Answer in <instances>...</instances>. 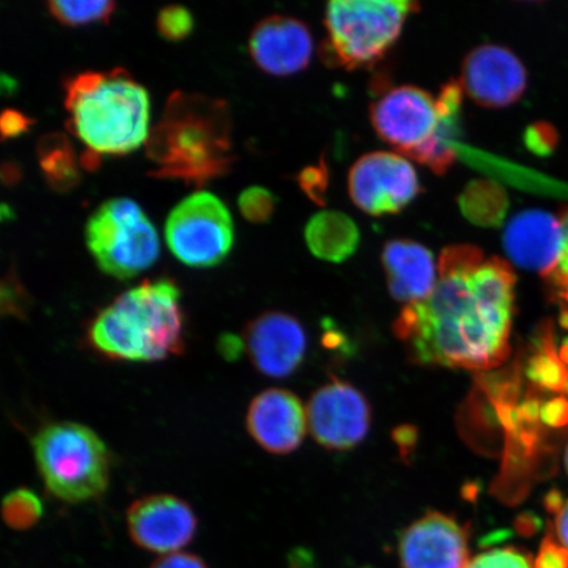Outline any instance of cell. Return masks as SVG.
<instances>
[{
  "instance_id": "6da1fadb",
  "label": "cell",
  "mask_w": 568,
  "mask_h": 568,
  "mask_svg": "<svg viewBox=\"0 0 568 568\" xmlns=\"http://www.w3.org/2000/svg\"><path fill=\"white\" fill-rule=\"evenodd\" d=\"M515 286L506 261L486 258L473 245L446 247L435 290L403 308L396 336L422 365L470 371L499 366L509 353Z\"/></svg>"
},
{
  "instance_id": "7a4b0ae2",
  "label": "cell",
  "mask_w": 568,
  "mask_h": 568,
  "mask_svg": "<svg viewBox=\"0 0 568 568\" xmlns=\"http://www.w3.org/2000/svg\"><path fill=\"white\" fill-rule=\"evenodd\" d=\"M181 290L170 278L144 281L124 291L91 318L84 333L99 357L151 364L186 349Z\"/></svg>"
},
{
  "instance_id": "3957f363",
  "label": "cell",
  "mask_w": 568,
  "mask_h": 568,
  "mask_svg": "<svg viewBox=\"0 0 568 568\" xmlns=\"http://www.w3.org/2000/svg\"><path fill=\"white\" fill-rule=\"evenodd\" d=\"M231 132L224 101L174 91L145 142L148 159L158 166L149 175L203 187L229 173L236 161Z\"/></svg>"
},
{
  "instance_id": "277c9868",
  "label": "cell",
  "mask_w": 568,
  "mask_h": 568,
  "mask_svg": "<svg viewBox=\"0 0 568 568\" xmlns=\"http://www.w3.org/2000/svg\"><path fill=\"white\" fill-rule=\"evenodd\" d=\"M68 130L97 154H126L149 136L151 101L125 69L84 71L63 83Z\"/></svg>"
},
{
  "instance_id": "5b68a950",
  "label": "cell",
  "mask_w": 568,
  "mask_h": 568,
  "mask_svg": "<svg viewBox=\"0 0 568 568\" xmlns=\"http://www.w3.org/2000/svg\"><path fill=\"white\" fill-rule=\"evenodd\" d=\"M462 98L464 90L456 81L446 83L437 98L414 84H402L372 104V124L397 153L444 174L456 160Z\"/></svg>"
},
{
  "instance_id": "8992f818",
  "label": "cell",
  "mask_w": 568,
  "mask_h": 568,
  "mask_svg": "<svg viewBox=\"0 0 568 568\" xmlns=\"http://www.w3.org/2000/svg\"><path fill=\"white\" fill-rule=\"evenodd\" d=\"M32 447L40 477L57 500L68 504L97 500L109 488L111 453L89 426L48 423L36 433Z\"/></svg>"
},
{
  "instance_id": "52a82bcc",
  "label": "cell",
  "mask_w": 568,
  "mask_h": 568,
  "mask_svg": "<svg viewBox=\"0 0 568 568\" xmlns=\"http://www.w3.org/2000/svg\"><path fill=\"white\" fill-rule=\"evenodd\" d=\"M412 2L336 0L326 6L325 61L345 69L368 68L393 48L412 12Z\"/></svg>"
},
{
  "instance_id": "ba28073f",
  "label": "cell",
  "mask_w": 568,
  "mask_h": 568,
  "mask_svg": "<svg viewBox=\"0 0 568 568\" xmlns=\"http://www.w3.org/2000/svg\"><path fill=\"white\" fill-rule=\"evenodd\" d=\"M88 248L106 275L132 280L152 267L160 255V239L138 203L110 199L92 212L84 230Z\"/></svg>"
},
{
  "instance_id": "9c48e42d",
  "label": "cell",
  "mask_w": 568,
  "mask_h": 568,
  "mask_svg": "<svg viewBox=\"0 0 568 568\" xmlns=\"http://www.w3.org/2000/svg\"><path fill=\"white\" fill-rule=\"evenodd\" d=\"M170 251L182 264L209 268L222 264L233 246V222L223 201L196 191L170 212L165 225Z\"/></svg>"
},
{
  "instance_id": "30bf717a",
  "label": "cell",
  "mask_w": 568,
  "mask_h": 568,
  "mask_svg": "<svg viewBox=\"0 0 568 568\" xmlns=\"http://www.w3.org/2000/svg\"><path fill=\"white\" fill-rule=\"evenodd\" d=\"M347 189L353 203L372 216L400 212L422 190L415 166L394 152L362 155L351 169Z\"/></svg>"
},
{
  "instance_id": "8fae6325",
  "label": "cell",
  "mask_w": 568,
  "mask_h": 568,
  "mask_svg": "<svg viewBox=\"0 0 568 568\" xmlns=\"http://www.w3.org/2000/svg\"><path fill=\"white\" fill-rule=\"evenodd\" d=\"M126 528L134 545L146 551L180 552L193 541L197 517L181 497L155 494L140 497L126 510Z\"/></svg>"
},
{
  "instance_id": "7c38bea8",
  "label": "cell",
  "mask_w": 568,
  "mask_h": 568,
  "mask_svg": "<svg viewBox=\"0 0 568 568\" xmlns=\"http://www.w3.org/2000/svg\"><path fill=\"white\" fill-rule=\"evenodd\" d=\"M459 84L475 103L487 109H504L523 97L528 74L520 59L508 48L485 44L466 55Z\"/></svg>"
},
{
  "instance_id": "4fadbf2b",
  "label": "cell",
  "mask_w": 568,
  "mask_h": 568,
  "mask_svg": "<svg viewBox=\"0 0 568 568\" xmlns=\"http://www.w3.org/2000/svg\"><path fill=\"white\" fill-rule=\"evenodd\" d=\"M307 422L318 444L346 450L366 437L371 409L359 390L344 382H332L311 397Z\"/></svg>"
},
{
  "instance_id": "5bb4252c",
  "label": "cell",
  "mask_w": 568,
  "mask_h": 568,
  "mask_svg": "<svg viewBox=\"0 0 568 568\" xmlns=\"http://www.w3.org/2000/svg\"><path fill=\"white\" fill-rule=\"evenodd\" d=\"M399 568H465L470 562L468 532L444 514L430 513L402 532Z\"/></svg>"
},
{
  "instance_id": "9a60e30c",
  "label": "cell",
  "mask_w": 568,
  "mask_h": 568,
  "mask_svg": "<svg viewBox=\"0 0 568 568\" xmlns=\"http://www.w3.org/2000/svg\"><path fill=\"white\" fill-rule=\"evenodd\" d=\"M243 344L261 374L270 378H286L301 366L307 337L294 316L273 311L246 325Z\"/></svg>"
},
{
  "instance_id": "2e32d148",
  "label": "cell",
  "mask_w": 568,
  "mask_h": 568,
  "mask_svg": "<svg viewBox=\"0 0 568 568\" xmlns=\"http://www.w3.org/2000/svg\"><path fill=\"white\" fill-rule=\"evenodd\" d=\"M248 52L265 73L286 77L308 67L314 54V39L303 21L272 16L253 28Z\"/></svg>"
},
{
  "instance_id": "e0dca14e",
  "label": "cell",
  "mask_w": 568,
  "mask_h": 568,
  "mask_svg": "<svg viewBox=\"0 0 568 568\" xmlns=\"http://www.w3.org/2000/svg\"><path fill=\"white\" fill-rule=\"evenodd\" d=\"M307 412L290 390L270 388L255 396L246 412V429L262 449L288 454L300 447L307 429Z\"/></svg>"
},
{
  "instance_id": "ac0fdd59",
  "label": "cell",
  "mask_w": 568,
  "mask_h": 568,
  "mask_svg": "<svg viewBox=\"0 0 568 568\" xmlns=\"http://www.w3.org/2000/svg\"><path fill=\"white\" fill-rule=\"evenodd\" d=\"M503 243L517 266L549 276L562 254V224L548 212L523 211L508 223Z\"/></svg>"
},
{
  "instance_id": "d6986e66",
  "label": "cell",
  "mask_w": 568,
  "mask_h": 568,
  "mask_svg": "<svg viewBox=\"0 0 568 568\" xmlns=\"http://www.w3.org/2000/svg\"><path fill=\"white\" fill-rule=\"evenodd\" d=\"M382 264L385 267L389 293L397 302L407 305L420 303L436 287L438 264L435 255L416 241H388L383 247Z\"/></svg>"
},
{
  "instance_id": "ffe728a7",
  "label": "cell",
  "mask_w": 568,
  "mask_h": 568,
  "mask_svg": "<svg viewBox=\"0 0 568 568\" xmlns=\"http://www.w3.org/2000/svg\"><path fill=\"white\" fill-rule=\"evenodd\" d=\"M305 241L316 257L343 262L357 251L358 226L349 216L338 211H323L310 220Z\"/></svg>"
},
{
  "instance_id": "44dd1931",
  "label": "cell",
  "mask_w": 568,
  "mask_h": 568,
  "mask_svg": "<svg viewBox=\"0 0 568 568\" xmlns=\"http://www.w3.org/2000/svg\"><path fill=\"white\" fill-rule=\"evenodd\" d=\"M38 160L42 175L55 193H67L81 181L73 145L62 133H48L38 141Z\"/></svg>"
},
{
  "instance_id": "7402d4cb",
  "label": "cell",
  "mask_w": 568,
  "mask_h": 568,
  "mask_svg": "<svg viewBox=\"0 0 568 568\" xmlns=\"http://www.w3.org/2000/svg\"><path fill=\"white\" fill-rule=\"evenodd\" d=\"M506 195L488 183H473L464 195V211L474 223L489 225L499 223L506 210Z\"/></svg>"
},
{
  "instance_id": "603a6c76",
  "label": "cell",
  "mask_w": 568,
  "mask_h": 568,
  "mask_svg": "<svg viewBox=\"0 0 568 568\" xmlns=\"http://www.w3.org/2000/svg\"><path fill=\"white\" fill-rule=\"evenodd\" d=\"M44 515L40 496L27 487L13 489L3 499L2 517L7 527L24 531L32 529Z\"/></svg>"
},
{
  "instance_id": "cb8c5ba5",
  "label": "cell",
  "mask_w": 568,
  "mask_h": 568,
  "mask_svg": "<svg viewBox=\"0 0 568 568\" xmlns=\"http://www.w3.org/2000/svg\"><path fill=\"white\" fill-rule=\"evenodd\" d=\"M116 3L111 0H92V2H71V0H51L48 10L60 23L78 27L98 21H109Z\"/></svg>"
},
{
  "instance_id": "d4e9b609",
  "label": "cell",
  "mask_w": 568,
  "mask_h": 568,
  "mask_svg": "<svg viewBox=\"0 0 568 568\" xmlns=\"http://www.w3.org/2000/svg\"><path fill=\"white\" fill-rule=\"evenodd\" d=\"M465 568H535V564L528 552L509 546L483 551Z\"/></svg>"
},
{
  "instance_id": "484cf974",
  "label": "cell",
  "mask_w": 568,
  "mask_h": 568,
  "mask_svg": "<svg viewBox=\"0 0 568 568\" xmlns=\"http://www.w3.org/2000/svg\"><path fill=\"white\" fill-rule=\"evenodd\" d=\"M158 28L162 38L169 41H181L193 31L194 19L186 7L166 6L159 12Z\"/></svg>"
},
{
  "instance_id": "4316f807",
  "label": "cell",
  "mask_w": 568,
  "mask_h": 568,
  "mask_svg": "<svg viewBox=\"0 0 568 568\" xmlns=\"http://www.w3.org/2000/svg\"><path fill=\"white\" fill-rule=\"evenodd\" d=\"M274 207V196L264 187H248L239 197V209L251 223H266L272 217Z\"/></svg>"
},
{
  "instance_id": "83f0119b",
  "label": "cell",
  "mask_w": 568,
  "mask_h": 568,
  "mask_svg": "<svg viewBox=\"0 0 568 568\" xmlns=\"http://www.w3.org/2000/svg\"><path fill=\"white\" fill-rule=\"evenodd\" d=\"M31 297L26 293L23 286L18 280L17 273L13 268L6 274L2 283V305L3 312L9 311L11 315H24Z\"/></svg>"
},
{
  "instance_id": "f1b7e54d",
  "label": "cell",
  "mask_w": 568,
  "mask_h": 568,
  "mask_svg": "<svg viewBox=\"0 0 568 568\" xmlns=\"http://www.w3.org/2000/svg\"><path fill=\"white\" fill-rule=\"evenodd\" d=\"M532 564H535V568H568V550L550 532L544 539Z\"/></svg>"
},
{
  "instance_id": "f546056e",
  "label": "cell",
  "mask_w": 568,
  "mask_h": 568,
  "mask_svg": "<svg viewBox=\"0 0 568 568\" xmlns=\"http://www.w3.org/2000/svg\"><path fill=\"white\" fill-rule=\"evenodd\" d=\"M34 124V120L30 116L24 115L17 110H4L2 116H0V132H2V139L19 138L21 134L31 130Z\"/></svg>"
},
{
  "instance_id": "4dcf8cb0",
  "label": "cell",
  "mask_w": 568,
  "mask_h": 568,
  "mask_svg": "<svg viewBox=\"0 0 568 568\" xmlns=\"http://www.w3.org/2000/svg\"><path fill=\"white\" fill-rule=\"evenodd\" d=\"M527 144L537 154H548L557 145V133L549 125L537 124L529 128Z\"/></svg>"
},
{
  "instance_id": "1f68e13d",
  "label": "cell",
  "mask_w": 568,
  "mask_h": 568,
  "mask_svg": "<svg viewBox=\"0 0 568 568\" xmlns=\"http://www.w3.org/2000/svg\"><path fill=\"white\" fill-rule=\"evenodd\" d=\"M149 568H209V566L195 554L174 552L154 560Z\"/></svg>"
},
{
  "instance_id": "d6a6232c",
  "label": "cell",
  "mask_w": 568,
  "mask_h": 568,
  "mask_svg": "<svg viewBox=\"0 0 568 568\" xmlns=\"http://www.w3.org/2000/svg\"><path fill=\"white\" fill-rule=\"evenodd\" d=\"M564 231V248L558 262V266L549 275L550 278L558 284L559 287L568 286V210L560 219Z\"/></svg>"
},
{
  "instance_id": "836d02e7",
  "label": "cell",
  "mask_w": 568,
  "mask_h": 568,
  "mask_svg": "<svg viewBox=\"0 0 568 568\" xmlns=\"http://www.w3.org/2000/svg\"><path fill=\"white\" fill-rule=\"evenodd\" d=\"M554 537L568 550V500L559 504L557 508Z\"/></svg>"
},
{
  "instance_id": "e575fe53",
  "label": "cell",
  "mask_w": 568,
  "mask_h": 568,
  "mask_svg": "<svg viewBox=\"0 0 568 568\" xmlns=\"http://www.w3.org/2000/svg\"><path fill=\"white\" fill-rule=\"evenodd\" d=\"M21 180V169L16 162H6L2 166V181L7 186H16Z\"/></svg>"
},
{
  "instance_id": "d590c367",
  "label": "cell",
  "mask_w": 568,
  "mask_h": 568,
  "mask_svg": "<svg viewBox=\"0 0 568 568\" xmlns=\"http://www.w3.org/2000/svg\"><path fill=\"white\" fill-rule=\"evenodd\" d=\"M562 288V293H560V296H562V300L565 302V310H564V324L566 328H568V286L560 287Z\"/></svg>"
},
{
  "instance_id": "8d00e7d4",
  "label": "cell",
  "mask_w": 568,
  "mask_h": 568,
  "mask_svg": "<svg viewBox=\"0 0 568 568\" xmlns=\"http://www.w3.org/2000/svg\"><path fill=\"white\" fill-rule=\"evenodd\" d=\"M565 462H566V468H567V473H568V445H567V449H566Z\"/></svg>"
}]
</instances>
